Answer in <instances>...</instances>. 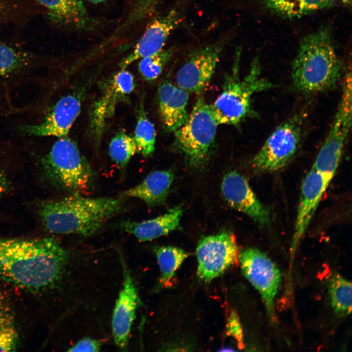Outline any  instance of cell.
Returning <instances> with one entry per match:
<instances>
[{
    "instance_id": "obj_1",
    "label": "cell",
    "mask_w": 352,
    "mask_h": 352,
    "mask_svg": "<svg viewBox=\"0 0 352 352\" xmlns=\"http://www.w3.org/2000/svg\"><path fill=\"white\" fill-rule=\"evenodd\" d=\"M71 263L70 253L55 238H0V278L27 291L55 287Z\"/></svg>"
},
{
    "instance_id": "obj_2",
    "label": "cell",
    "mask_w": 352,
    "mask_h": 352,
    "mask_svg": "<svg viewBox=\"0 0 352 352\" xmlns=\"http://www.w3.org/2000/svg\"><path fill=\"white\" fill-rule=\"evenodd\" d=\"M122 197L91 198L80 194L41 204L39 214L45 229L57 234L87 237L97 232L108 220L123 212Z\"/></svg>"
},
{
    "instance_id": "obj_3",
    "label": "cell",
    "mask_w": 352,
    "mask_h": 352,
    "mask_svg": "<svg viewBox=\"0 0 352 352\" xmlns=\"http://www.w3.org/2000/svg\"><path fill=\"white\" fill-rule=\"evenodd\" d=\"M342 73L329 26L302 38L291 64V79L297 90L311 94L332 89L340 81Z\"/></svg>"
},
{
    "instance_id": "obj_4",
    "label": "cell",
    "mask_w": 352,
    "mask_h": 352,
    "mask_svg": "<svg viewBox=\"0 0 352 352\" xmlns=\"http://www.w3.org/2000/svg\"><path fill=\"white\" fill-rule=\"evenodd\" d=\"M238 61L231 75L226 77L222 92L210 105L213 114L219 125L239 126L247 117L257 114L252 107L254 93L272 88L274 85L261 75L259 58L255 57L248 73L241 79L238 73Z\"/></svg>"
},
{
    "instance_id": "obj_5",
    "label": "cell",
    "mask_w": 352,
    "mask_h": 352,
    "mask_svg": "<svg viewBox=\"0 0 352 352\" xmlns=\"http://www.w3.org/2000/svg\"><path fill=\"white\" fill-rule=\"evenodd\" d=\"M41 164L44 176L52 184L72 194L86 192L93 180L89 163L67 136L58 137L41 158Z\"/></svg>"
},
{
    "instance_id": "obj_6",
    "label": "cell",
    "mask_w": 352,
    "mask_h": 352,
    "mask_svg": "<svg viewBox=\"0 0 352 352\" xmlns=\"http://www.w3.org/2000/svg\"><path fill=\"white\" fill-rule=\"evenodd\" d=\"M200 94L186 121L174 132L175 147L191 166L197 168L206 164L219 125L210 105Z\"/></svg>"
},
{
    "instance_id": "obj_7",
    "label": "cell",
    "mask_w": 352,
    "mask_h": 352,
    "mask_svg": "<svg viewBox=\"0 0 352 352\" xmlns=\"http://www.w3.org/2000/svg\"><path fill=\"white\" fill-rule=\"evenodd\" d=\"M352 122L351 71L344 77L341 99L329 133L312 168L331 181L338 167Z\"/></svg>"
},
{
    "instance_id": "obj_8",
    "label": "cell",
    "mask_w": 352,
    "mask_h": 352,
    "mask_svg": "<svg viewBox=\"0 0 352 352\" xmlns=\"http://www.w3.org/2000/svg\"><path fill=\"white\" fill-rule=\"evenodd\" d=\"M302 117L295 115L275 129L252 160V166L256 172L279 171L292 159L301 143Z\"/></svg>"
},
{
    "instance_id": "obj_9",
    "label": "cell",
    "mask_w": 352,
    "mask_h": 352,
    "mask_svg": "<svg viewBox=\"0 0 352 352\" xmlns=\"http://www.w3.org/2000/svg\"><path fill=\"white\" fill-rule=\"evenodd\" d=\"M39 66L32 55L0 44V108L11 105L15 90L29 84H44L46 78L36 73Z\"/></svg>"
},
{
    "instance_id": "obj_10",
    "label": "cell",
    "mask_w": 352,
    "mask_h": 352,
    "mask_svg": "<svg viewBox=\"0 0 352 352\" xmlns=\"http://www.w3.org/2000/svg\"><path fill=\"white\" fill-rule=\"evenodd\" d=\"M239 262L243 274L261 295L270 321L275 323V300L282 280L280 269L266 254L256 248L239 252Z\"/></svg>"
},
{
    "instance_id": "obj_11",
    "label": "cell",
    "mask_w": 352,
    "mask_h": 352,
    "mask_svg": "<svg viewBox=\"0 0 352 352\" xmlns=\"http://www.w3.org/2000/svg\"><path fill=\"white\" fill-rule=\"evenodd\" d=\"M239 250L234 234L223 230L202 239L196 249L197 274L209 282L239 261Z\"/></svg>"
},
{
    "instance_id": "obj_12",
    "label": "cell",
    "mask_w": 352,
    "mask_h": 352,
    "mask_svg": "<svg viewBox=\"0 0 352 352\" xmlns=\"http://www.w3.org/2000/svg\"><path fill=\"white\" fill-rule=\"evenodd\" d=\"M227 39L194 50L178 69L177 86L189 92L202 93L210 83L219 62Z\"/></svg>"
},
{
    "instance_id": "obj_13",
    "label": "cell",
    "mask_w": 352,
    "mask_h": 352,
    "mask_svg": "<svg viewBox=\"0 0 352 352\" xmlns=\"http://www.w3.org/2000/svg\"><path fill=\"white\" fill-rule=\"evenodd\" d=\"M183 3H178L165 14L155 18L149 24L133 50L119 63L126 69L137 60L153 54L163 48L169 37L183 22L185 13Z\"/></svg>"
},
{
    "instance_id": "obj_14",
    "label": "cell",
    "mask_w": 352,
    "mask_h": 352,
    "mask_svg": "<svg viewBox=\"0 0 352 352\" xmlns=\"http://www.w3.org/2000/svg\"><path fill=\"white\" fill-rule=\"evenodd\" d=\"M80 98L67 94L59 99L46 110L41 121L23 124L18 128L20 133L27 137L66 136L81 110Z\"/></svg>"
},
{
    "instance_id": "obj_15",
    "label": "cell",
    "mask_w": 352,
    "mask_h": 352,
    "mask_svg": "<svg viewBox=\"0 0 352 352\" xmlns=\"http://www.w3.org/2000/svg\"><path fill=\"white\" fill-rule=\"evenodd\" d=\"M123 283L116 302L112 319L114 341L121 350L126 351L140 300L133 279L124 260H121Z\"/></svg>"
},
{
    "instance_id": "obj_16",
    "label": "cell",
    "mask_w": 352,
    "mask_h": 352,
    "mask_svg": "<svg viewBox=\"0 0 352 352\" xmlns=\"http://www.w3.org/2000/svg\"><path fill=\"white\" fill-rule=\"evenodd\" d=\"M221 192L232 207L249 216L261 225L270 223L269 210L258 199L247 180L236 171L227 173L221 183Z\"/></svg>"
},
{
    "instance_id": "obj_17",
    "label": "cell",
    "mask_w": 352,
    "mask_h": 352,
    "mask_svg": "<svg viewBox=\"0 0 352 352\" xmlns=\"http://www.w3.org/2000/svg\"><path fill=\"white\" fill-rule=\"evenodd\" d=\"M330 182L322 174L312 168L303 179L291 242L290 251L293 256Z\"/></svg>"
},
{
    "instance_id": "obj_18",
    "label": "cell",
    "mask_w": 352,
    "mask_h": 352,
    "mask_svg": "<svg viewBox=\"0 0 352 352\" xmlns=\"http://www.w3.org/2000/svg\"><path fill=\"white\" fill-rule=\"evenodd\" d=\"M37 0L47 9L54 22L74 31H94L102 23V21L88 13L82 0Z\"/></svg>"
},
{
    "instance_id": "obj_19",
    "label": "cell",
    "mask_w": 352,
    "mask_h": 352,
    "mask_svg": "<svg viewBox=\"0 0 352 352\" xmlns=\"http://www.w3.org/2000/svg\"><path fill=\"white\" fill-rule=\"evenodd\" d=\"M158 104L165 129L174 132L186 121L189 92L166 80L158 87Z\"/></svg>"
},
{
    "instance_id": "obj_20",
    "label": "cell",
    "mask_w": 352,
    "mask_h": 352,
    "mask_svg": "<svg viewBox=\"0 0 352 352\" xmlns=\"http://www.w3.org/2000/svg\"><path fill=\"white\" fill-rule=\"evenodd\" d=\"M183 208L177 206L165 214L142 221H125L121 224L127 233L134 236L140 242L151 241L165 235L176 229L179 225Z\"/></svg>"
},
{
    "instance_id": "obj_21",
    "label": "cell",
    "mask_w": 352,
    "mask_h": 352,
    "mask_svg": "<svg viewBox=\"0 0 352 352\" xmlns=\"http://www.w3.org/2000/svg\"><path fill=\"white\" fill-rule=\"evenodd\" d=\"M174 178L171 170L153 172L141 183L121 193V197L138 198L150 207L161 205L166 200Z\"/></svg>"
},
{
    "instance_id": "obj_22",
    "label": "cell",
    "mask_w": 352,
    "mask_h": 352,
    "mask_svg": "<svg viewBox=\"0 0 352 352\" xmlns=\"http://www.w3.org/2000/svg\"><path fill=\"white\" fill-rule=\"evenodd\" d=\"M334 0H262L269 12L284 19H295L331 7Z\"/></svg>"
},
{
    "instance_id": "obj_23",
    "label": "cell",
    "mask_w": 352,
    "mask_h": 352,
    "mask_svg": "<svg viewBox=\"0 0 352 352\" xmlns=\"http://www.w3.org/2000/svg\"><path fill=\"white\" fill-rule=\"evenodd\" d=\"M19 335L13 309L7 294L0 289V352H15Z\"/></svg>"
},
{
    "instance_id": "obj_24",
    "label": "cell",
    "mask_w": 352,
    "mask_h": 352,
    "mask_svg": "<svg viewBox=\"0 0 352 352\" xmlns=\"http://www.w3.org/2000/svg\"><path fill=\"white\" fill-rule=\"evenodd\" d=\"M155 253L160 270L157 287H168L188 254L181 248L172 246L157 247Z\"/></svg>"
},
{
    "instance_id": "obj_25",
    "label": "cell",
    "mask_w": 352,
    "mask_h": 352,
    "mask_svg": "<svg viewBox=\"0 0 352 352\" xmlns=\"http://www.w3.org/2000/svg\"><path fill=\"white\" fill-rule=\"evenodd\" d=\"M329 294L334 311L341 316L352 311L351 282L339 274H333L329 281Z\"/></svg>"
},
{
    "instance_id": "obj_26",
    "label": "cell",
    "mask_w": 352,
    "mask_h": 352,
    "mask_svg": "<svg viewBox=\"0 0 352 352\" xmlns=\"http://www.w3.org/2000/svg\"><path fill=\"white\" fill-rule=\"evenodd\" d=\"M156 132L153 123L143 109L139 110L133 137L137 152L145 157L151 156L155 149Z\"/></svg>"
},
{
    "instance_id": "obj_27",
    "label": "cell",
    "mask_w": 352,
    "mask_h": 352,
    "mask_svg": "<svg viewBox=\"0 0 352 352\" xmlns=\"http://www.w3.org/2000/svg\"><path fill=\"white\" fill-rule=\"evenodd\" d=\"M137 152L133 137L120 131L111 139L109 153L112 160L121 170L126 167L132 156Z\"/></svg>"
},
{
    "instance_id": "obj_28",
    "label": "cell",
    "mask_w": 352,
    "mask_h": 352,
    "mask_svg": "<svg viewBox=\"0 0 352 352\" xmlns=\"http://www.w3.org/2000/svg\"><path fill=\"white\" fill-rule=\"evenodd\" d=\"M175 52V50L173 47L163 48L140 59L138 68L142 77L147 81H153L158 78L172 59Z\"/></svg>"
},
{
    "instance_id": "obj_29",
    "label": "cell",
    "mask_w": 352,
    "mask_h": 352,
    "mask_svg": "<svg viewBox=\"0 0 352 352\" xmlns=\"http://www.w3.org/2000/svg\"><path fill=\"white\" fill-rule=\"evenodd\" d=\"M227 332L233 337L239 343L243 340L242 329L239 317L234 311L232 312L227 323Z\"/></svg>"
},
{
    "instance_id": "obj_30",
    "label": "cell",
    "mask_w": 352,
    "mask_h": 352,
    "mask_svg": "<svg viewBox=\"0 0 352 352\" xmlns=\"http://www.w3.org/2000/svg\"><path fill=\"white\" fill-rule=\"evenodd\" d=\"M101 341L90 338H85L70 347L68 352H98L101 349Z\"/></svg>"
},
{
    "instance_id": "obj_31",
    "label": "cell",
    "mask_w": 352,
    "mask_h": 352,
    "mask_svg": "<svg viewBox=\"0 0 352 352\" xmlns=\"http://www.w3.org/2000/svg\"><path fill=\"white\" fill-rule=\"evenodd\" d=\"M7 187V182L3 173L0 171V198Z\"/></svg>"
},
{
    "instance_id": "obj_32",
    "label": "cell",
    "mask_w": 352,
    "mask_h": 352,
    "mask_svg": "<svg viewBox=\"0 0 352 352\" xmlns=\"http://www.w3.org/2000/svg\"><path fill=\"white\" fill-rule=\"evenodd\" d=\"M84 2H87L93 4H103L108 2L109 0H82Z\"/></svg>"
},
{
    "instance_id": "obj_33",
    "label": "cell",
    "mask_w": 352,
    "mask_h": 352,
    "mask_svg": "<svg viewBox=\"0 0 352 352\" xmlns=\"http://www.w3.org/2000/svg\"><path fill=\"white\" fill-rule=\"evenodd\" d=\"M342 1L346 4L351 5L352 0H341Z\"/></svg>"
}]
</instances>
